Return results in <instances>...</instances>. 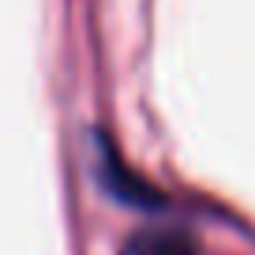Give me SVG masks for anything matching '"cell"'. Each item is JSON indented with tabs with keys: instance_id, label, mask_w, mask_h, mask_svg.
Masks as SVG:
<instances>
[{
	"instance_id": "cell-1",
	"label": "cell",
	"mask_w": 255,
	"mask_h": 255,
	"mask_svg": "<svg viewBox=\"0 0 255 255\" xmlns=\"http://www.w3.org/2000/svg\"><path fill=\"white\" fill-rule=\"evenodd\" d=\"M124 255H195L191 240L184 233H169V229H150V233H139L131 237Z\"/></svg>"
}]
</instances>
